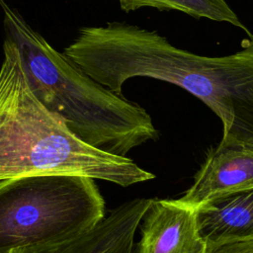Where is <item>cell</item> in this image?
Here are the masks:
<instances>
[{
    "label": "cell",
    "mask_w": 253,
    "mask_h": 253,
    "mask_svg": "<svg viewBox=\"0 0 253 253\" xmlns=\"http://www.w3.org/2000/svg\"><path fill=\"white\" fill-rule=\"evenodd\" d=\"M241 45L228 55H201L173 45L156 31L112 22L81 28L62 53L118 95L133 77L175 84L220 119V145L253 147V36Z\"/></svg>",
    "instance_id": "6da1fadb"
},
{
    "label": "cell",
    "mask_w": 253,
    "mask_h": 253,
    "mask_svg": "<svg viewBox=\"0 0 253 253\" xmlns=\"http://www.w3.org/2000/svg\"><path fill=\"white\" fill-rule=\"evenodd\" d=\"M36 174L84 176L128 187L155 176L133 160L93 146L33 92L20 51L6 37L0 66V181Z\"/></svg>",
    "instance_id": "7a4b0ae2"
},
{
    "label": "cell",
    "mask_w": 253,
    "mask_h": 253,
    "mask_svg": "<svg viewBox=\"0 0 253 253\" xmlns=\"http://www.w3.org/2000/svg\"><path fill=\"white\" fill-rule=\"evenodd\" d=\"M4 29L20 51L31 88L85 142L124 155L158 131L148 113L99 84L0 0Z\"/></svg>",
    "instance_id": "3957f363"
},
{
    "label": "cell",
    "mask_w": 253,
    "mask_h": 253,
    "mask_svg": "<svg viewBox=\"0 0 253 253\" xmlns=\"http://www.w3.org/2000/svg\"><path fill=\"white\" fill-rule=\"evenodd\" d=\"M106 215L94 179L36 174L0 181V253L79 235Z\"/></svg>",
    "instance_id": "277c9868"
},
{
    "label": "cell",
    "mask_w": 253,
    "mask_h": 253,
    "mask_svg": "<svg viewBox=\"0 0 253 253\" xmlns=\"http://www.w3.org/2000/svg\"><path fill=\"white\" fill-rule=\"evenodd\" d=\"M152 199H133L112 210L89 230L60 242L10 253H135L134 237Z\"/></svg>",
    "instance_id": "5b68a950"
},
{
    "label": "cell",
    "mask_w": 253,
    "mask_h": 253,
    "mask_svg": "<svg viewBox=\"0 0 253 253\" xmlns=\"http://www.w3.org/2000/svg\"><path fill=\"white\" fill-rule=\"evenodd\" d=\"M251 188L253 147L218 144L208 154L192 186L178 200L196 210L214 198Z\"/></svg>",
    "instance_id": "8992f818"
},
{
    "label": "cell",
    "mask_w": 253,
    "mask_h": 253,
    "mask_svg": "<svg viewBox=\"0 0 253 253\" xmlns=\"http://www.w3.org/2000/svg\"><path fill=\"white\" fill-rule=\"evenodd\" d=\"M135 253H199L196 210L179 200H152L139 224Z\"/></svg>",
    "instance_id": "52a82bcc"
},
{
    "label": "cell",
    "mask_w": 253,
    "mask_h": 253,
    "mask_svg": "<svg viewBox=\"0 0 253 253\" xmlns=\"http://www.w3.org/2000/svg\"><path fill=\"white\" fill-rule=\"evenodd\" d=\"M203 242L253 237V188L214 198L196 209Z\"/></svg>",
    "instance_id": "ba28073f"
},
{
    "label": "cell",
    "mask_w": 253,
    "mask_h": 253,
    "mask_svg": "<svg viewBox=\"0 0 253 253\" xmlns=\"http://www.w3.org/2000/svg\"><path fill=\"white\" fill-rule=\"evenodd\" d=\"M121 8L133 11L142 7H152L158 10H177L196 18H208L218 22H227L233 26L248 30L242 25L236 14L225 0H118Z\"/></svg>",
    "instance_id": "9c48e42d"
},
{
    "label": "cell",
    "mask_w": 253,
    "mask_h": 253,
    "mask_svg": "<svg viewBox=\"0 0 253 253\" xmlns=\"http://www.w3.org/2000/svg\"><path fill=\"white\" fill-rule=\"evenodd\" d=\"M199 253H253V237L204 242Z\"/></svg>",
    "instance_id": "30bf717a"
}]
</instances>
